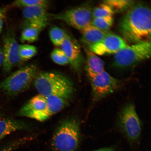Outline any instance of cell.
Here are the masks:
<instances>
[{"mask_svg":"<svg viewBox=\"0 0 151 151\" xmlns=\"http://www.w3.org/2000/svg\"><path fill=\"white\" fill-rule=\"evenodd\" d=\"M118 28L123 37L130 42H150V7L144 3L135 4L120 20Z\"/></svg>","mask_w":151,"mask_h":151,"instance_id":"6da1fadb","label":"cell"},{"mask_svg":"<svg viewBox=\"0 0 151 151\" xmlns=\"http://www.w3.org/2000/svg\"><path fill=\"white\" fill-rule=\"evenodd\" d=\"M68 104L67 100L62 98L39 94L27 101L18 114L43 122L65 108Z\"/></svg>","mask_w":151,"mask_h":151,"instance_id":"7a4b0ae2","label":"cell"},{"mask_svg":"<svg viewBox=\"0 0 151 151\" xmlns=\"http://www.w3.org/2000/svg\"><path fill=\"white\" fill-rule=\"evenodd\" d=\"M34 86L39 94L54 96L68 101L72 97L74 88L71 81L65 76L56 72L37 73Z\"/></svg>","mask_w":151,"mask_h":151,"instance_id":"3957f363","label":"cell"},{"mask_svg":"<svg viewBox=\"0 0 151 151\" xmlns=\"http://www.w3.org/2000/svg\"><path fill=\"white\" fill-rule=\"evenodd\" d=\"M81 141L80 123L74 118L64 120L56 128L51 141L53 151H78Z\"/></svg>","mask_w":151,"mask_h":151,"instance_id":"277c9868","label":"cell"},{"mask_svg":"<svg viewBox=\"0 0 151 151\" xmlns=\"http://www.w3.org/2000/svg\"><path fill=\"white\" fill-rule=\"evenodd\" d=\"M37 66L31 64L14 72L0 83V88L6 95L11 97L20 94L31 86L37 74Z\"/></svg>","mask_w":151,"mask_h":151,"instance_id":"5b68a950","label":"cell"},{"mask_svg":"<svg viewBox=\"0 0 151 151\" xmlns=\"http://www.w3.org/2000/svg\"><path fill=\"white\" fill-rule=\"evenodd\" d=\"M150 56V42L135 43L115 54L113 65L118 68L126 69L148 59Z\"/></svg>","mask_w":151,"mask_h":151,"instance_id":"8992f818","label":"cell"},{"mask_svg":"<svg viewBox=\"0 0 151 151\" xmlns=\"http://www.w3.org/2000/svg\"><path fill=\"white\" fill-rule=\"evenodd\" d=\"M118 123L121 131L131 146L138 144L141 124L133 104H128L122 108L119 115Z\"/></svg>","mask_w":151,"mask_h":151,"instance_id":"52a82bcc","label":"cell"},{"mask_svg":"<svg viewBox=\"0 0 151 151\" xmlns=\"http://www.w3.org/2000/svg\"><path fill=\"white\" fill-rule=\"evenodd\" d=\"M93 9L91 4L86 3L58 14H50V17L81 31L91 24Z\"/></svg>","mask_w":151,"mask_h":151,"instance_id":"ba28073f","label":"cell"},{"mask_svg":"<svg viewBox=\"0 0 151 151\" xmlns=\"http://www.w3.org/2000/svg\"><path fill=\"white\" fill-rule=\"evenodd\" d=\"M92 89V99L96 101L114 92L121 86L122 83L105 70L88 77Z\"/></svg>","mask_w":151,"mask_h":151,"instance_id":"9c48e42d","label":"cell"},{"mask_svg":"<svg viewBox=\"0 0 151 151\" xmlns=\"http://www.w3.org/2000/svg\"><path fill=\"white\" fill-rule=\"evenodd\" d=\"M2 50L4 62L2 66L3 73L7 74L13 68L21 62L19 54V45L17 41L14 31L9 29L4 35Z\"/></svg>","mask_w":151,"mask_h":151,"instance_id":"30bf717a","label":"cell"},{"mask_svg":"<svg viewBox=\"0 0 151 151\" xmlns=\"http://www.w3.org/2000/svg\"><path fill=\"white\" fill-rule=\"evenodd\" d=\"M122 37L111 32L101 41L91 45L90 50L99 55L116 54L122 49L128 46Z\"/></svg>","mask_w":151,"mask_h":151,"instance_id":"8fae6325","label":"cell"},{"mask_svg":"<svg viewBox=\"0 0 151 151\" xmlns=\"http://www.w3.org/2000/svg\"><path fill=\"white\" fill-rule=\"evenodd\" d=\"M60 47L65 52L73 68L77 71H80L83 63L84 58L80 45L76 40L68 34Z\"/></svg>","mask_w":151,"mask_h":151,"instance_id":"7c38bea8","label":"cell"},{"mask_svg":"<svg viewBox=\"0 0 151 151\" xmlns=\"http://www.w3.org/2000/svg\"><path fill=\"white\" fill-rule=\"evenodd\" d=\"M44 7L35 6L23 8L22 14L25 24H39L48 25L50 19V13Z\"/></svg>","mask_w":151,"mask_h":151,"instance_id":"4fadbf2b","label":"cell"},{"mask_svg":"<svg viewBox=\"0 0 151 151\" xmlns=\"http://www.w3.org/2000/svg\"><path fill=\"white\" fill-rule=\"evenodd\" d=\"M29 124L22 121L11 119H0V141L10 134L29 129Z\"/></svg>","mask_w":151,"mask_h":151,"instance_id":"5bb4252c","label":"cell"},{"mask_svg":"<svg viewBox=\"0 0 151 151\" xmlns=\"http://www.w3.org/2000/svg\"><path fill=\"white\" fill-rule=\"evenodd\" d=\"M81 31L82 36L81 40L84 44L89 47L99 42L111 32L109 31L99 29L91 24Z\"/></svg>","mask_w":151,"mask_h":151,"instance_id":"9a60e30c","label":"cell"},{"mask_svg":"<svg viewBox=\"0 0 151 151\" xmlns=\"http://www.w3.org/2000/svg\"><path fill=\"white\" fill-rule=\"evenodd\" d=\"M86 70L88 77L94 76L104 71V64L103 60L95 54L87 50Z\"/></svg>","mask_w":151,"mask_h":151,"instance_id":"2e32d148","label":"cell"},{"mask_svg":"<svg viewBox=\"0 0 151 151\" xmlns=\"http://www.w3.org/2000/svg\"><path fill=\"white\" fill-rule=\"evenodd\" d=\"M47 26L45 24H25L21 35V41L22 42L28 43L36 41L39 39L41 32Z\"/></svg>","mask_w":151,"mask_h":151,"instance_id":"e0dca14e","label":"cell"},{"mask_svg":"<svg viewBox=\"0 0 151 151\" xmlns=\"http://www.w3.org/2000/svg\"><path fill=\"white\" fill-rule=\"evenodd\" d=\"M103 3L108 5L112 9L114 13H122L129 9L135 4L132 0H106Z\"/></svg>","mask_w":151,"mask_h":151,"instance_id":"ac0fdd59","label":"cell"},{"mask_svg":"<svg viewBox=\"0 0 151 151\" xmlns=\"http://www.w3.org/2000/svg\"><path fill=\"white\" fill-rule=\"evenodd\" d=\"M68 34L62 28L57 26H53L49 31V36L53 44L61 47L67 37Z\"/></svg>","mask_w":151,"mask_h":151,"instance_id":"d6986e66","label":"cell"},{"mask_svg":"<svg viewBox=\"0 0 151 151\" xmlns=\"http://www.w3.org/2000/svg\"><path fill=\"white\" fill-rule=\"evenodd\" d=\"M50 1L47 0H18L13 3L14 7H26L39 6L47 9L50 5Z\"/></svg>","mask_w":151,"mask_h":151,"instance_id":"ffe728a7","label":"cell"},{"mask_svg":"<svg viewBox=\"0 0 151 151\" xmlns=\"http://www.w3.org/2000/svg\"><path fill=\"white\" fill-rule=\"evenodd\" d=\"M37 50L36 47L28 44L19 45V54L22 61L31 59L36 55Z\"/></svg>","mask_w":151,"mask_h":151,"instance_id":"44dd1931","label":"cell"},{"mask_svg":"<svg viewBox=\"0 0 151 151\" xmlns=\"http://www.w3.org/2000/svg\"><path fill=\"white\" fill-rule=\"evenodd\" d=\"M114 13L109 5L103 3L97 6L93 9V18L103 17H112Z\"/></svg>","mask_w":151,"mask_h":151,"instance_id":"7402d4cb","label":"cell"},{"mask_svg":"<svg viewBox=\"0 0 151 151\" xmlns=\"http://www.w3.org/2000/svg\"><path fill=\"white\" fill-rule=\"evenodd\" d=\"M113 23V19L112 17L110 16L94 18L91 22L92 25L106 31H109Z\"/></svg>","mask_w":151,"mask_h":151,"instance_id":"603a6c76","label":"cell"},{"mask_svg":"<svg viewBox=\"0 0 151 151\" xmlns=\"http://www.w3.org/2000/svg\"><path fill=\"white\" fill-rule=\"evenodd\" d=\"M50 58L53 62L57 65H65L69 64L67 56L61 48H56L51 53Z\"/></svg>","mask_w":151,"mask_h":151,"instance_id":"cb8c5ba5","label":"cell"},{"mask_svg":"<svg viewBox=\"0 0 151 151\" xmlns=\"http://www.w3.org/2000/svg\"><path fill=\"white\" fill-rule=\"evenodd\" d=\"M28 140L29 139L28 138H24L11 142L2 147L0 148V151H14Z\"/></svg>","mask_w":151,"mask_h":151,"instance_id":"d4e9b609","label":"cell"},{"mask_svg":"<svg viewBox=\"0 0 151 151\" xmlns=\"http://www.w3.org/2000/svg\"><path fill=\"white\" fill-rule=\"evenodd\" d=\"M7 11L6 8L0 7V34L2 31L4 22L6 17Z\"/></svg>","mask_w":151,"mask_h":151,"instance_id":"484cf974","label":"cell"},{"mask_svg":"<svg viewBox=\"0 0 151 151\" xmlns=\"http://www.w3.org/2000/svg\"><path fill=\"white\" fill-rule=\"evenodd\" d=\"M91 151H118L116 150V149L113 147H105L97 149V150H94Z\"/></svg>","mask_w":151,"mask_h":151,"instance_id":"4316f807","label":"cell"},{"mask_svg":"<svg viewBox=\"0 0 151 151\" xmlns=\"http://www.w3.org/2000/svg\"><path fill=\"white\" fill-rule=\"evenodd\" d=\"M4 62V58L2 52V50L0 48V68L2 66Z\"/></svg>","mask_w":151,"mask_h":151,"instance_id":"83f0119b","label":"cell"}]
</instances>
